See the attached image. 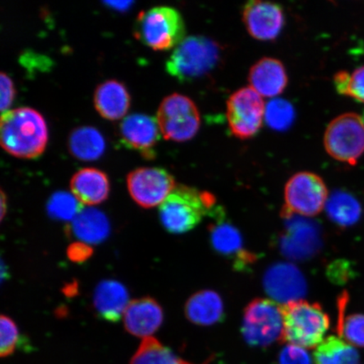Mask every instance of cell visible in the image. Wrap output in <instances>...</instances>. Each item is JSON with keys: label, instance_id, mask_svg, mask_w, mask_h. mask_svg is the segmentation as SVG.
I'll return each instance as SVG.
<instances>
[{"label": "cell", "instance_id": "6da1fadb", "mask_svg": "<svg viewBox=\"0 0 364 364\" xmlns=\"http://www.w3.org/2000/svg\"><path fill=\"white\" fill-rule=\"evenodd\" d=\"M48 132L42 115L30 107L13 109L2 114L0 143L13 156L35 159L48 144Z\"/></svg>", "mask_w": 364, "mask_h": 364}, {"label": "cell", "instance_id": "7a4b0ae2", "mask_svg": "<svg viewBox=\"0 0 364 364\" xmlns=\"http://www.w3.org/2000/svg\"><path fill=\"white\" fill-rule=\"evenodd\" d=\"M213 208V196L179 185L159 206V215L169 233L180 235L193 230Z\"/></svg>", "mask_w": 364, "mask_h": 364}, {"label": "cell", "instance_id": "3957f363", "mask_svg": "<svg viewBox=\"0 0 364 364\" xmlns=\"http://www.w3.org/2000/svg\"><path fill=\"white\" fill-rule=\"evenodd\" d=\"M283 341L304 349L316 348L330 327L328 315L320 304L306 300L283 306Z\"/></svg>", "mask_w": 364, "mask_h": 364}, {"label": "cell", "instance_id": "277c9868", "mask_svg": "<svg viewBox=\"0 0 364 364\" xmlns=\"http://www.w3.org/2000/svg\"><path fill=\"white\" fill-rule=\"evenodd\" d=\"M220 58V46L215 41L191 36L176 47L166 63V70L181 82L191 81L211 72Z\"/></svg>", "mask_w": 364, "mask_h": 364}, {"label": "cell", "instance_id": "5b68a950", "mask_svg": "<svg viewBox=\"0 0 364 364\" xmlns=\"http://www.w3.org/2000/svg\"><path fill=\"white\" fill-rule=\"evenodd\" d=\"M185 33L184 21L174 8L154 7L136 17L135 38L154 50L177 47L185 39Z\"/></svg>", "mask_w": 364, "mask_h": 364}, {"label": "cell", "instance_id": "8992f818", "mask_svg": "<svg viewBox=\"0 0 364 364\" xmlns=\"http://www.w3.org/2000/svg\"><path fill=\"white\" fill-rule=\"evenodd\" d=\"M242 334L245 341L255 347L283 341V306L272 299H254L245 309Z\"/></svg>", "mask_w": 364, "mask_h": 364}, {"label": "cell", "instance_id": "52a82bcc", "mask_svg": "<svg viewBox=\"0 0 364 364\" xmlns=\"http://www.w3.org/2000/svg\"><path fill=\"white\" fill-rule=\"evenodd\" d=\"M326 152L336 161L353 166L364 153V121L355 113H345L330 122L325 132Z\"/></svg>", "mask_w": 364, "mask_h": 364}, {"label": "cell", "instance_id": "ba28073f", "mask_svg": "<svg viewBox=\"0 0 364 364\" xmlns=\"http://www.w3.org/2000/svg\"><path fill=\"white\" fill-rule=\"evenodd\" d=\"M156 119L164 138L175 142L192 139L201 124L196 104L186 95L177 93L163 100Z\"/></svg>", "mask_w": 364, "mask_h": 364}, {"label": "cell", "instance_id": "9c48e42d", "mask_svg": "<svg viewBox=\"0 0 364 364\" xmlns=\"http://www.w3.org/2000/svg\"><path fill=\"white\" fill-rule=\"evenodd\" d=\"M328 198L324 181L315 173L299 172L285 186V208L288 215L316 216L326 208Z\"/></svg>", "mask_w": 364, "mask_h": 364}, {"label": "cell", "instance_id": "30bf717a", "mask_svg": "<svg viewBox=\"0 0 364 364\" xmlns=\"http://www.w3.org/2000/svg\"><path fill=\"white\" fill-rule=\"evenodd\" d=\"M266 104L250 86L235 91L228 100L226 117L231 133L240 139L252 138L265 120Z\"/></svg>", "mask_w": 364, "mask_h": 364}, {"label": "cell", "instance_id": "8fae6325", "mask_svg": "<svg viewBox=\"0 0 364 364\" xmlns=\"http://www.w3.org/2000/svg\"><path fill=\"white\" fill-rule=\"evenodd\" d=\"M127 182L132 198L144 208L161 206L176 186L170 173L157 167L131 171Z\"/></svg>", "mask_w": 364, "mask_h": 364}, {"label": "cell", "instance_id": "7c38bea8", "mask_svg": "<svg viewBox=\"0 0 364 364\" xmlns=\"http://www.w3.org/2000/svg\"><path fill=\"white\" fill-rule=\"evenodd\" d=\"M243 22L249 34L259 41L277 38L284 26V14L279 4L252 0L244 6Z\"/></svg>", "mask_w": 364, "mask_h": 364}, {"label": "cell", "instance_id": "4fadbf2b", "mask_svg": "<svg viewBox=\"0 0 364 364\" xmlns=\"http://www.w3.org/2000/svg\"><path fill=\"white\" fill-rule=\"evenodd\" d=\"M213 224L209 227L213 247L224 257L234 259L237 268L253 262L254 256L244 248L242 235L233 225L225 220L221 208H213Z\"/></svg>", "mask_w": 364, "mask_h": 364}, {"label": "cell", "instance_id": "5bb4252c", "mask_svg": "<svg viewBox=\"0 0 364 364\" xmlns=\"http://www.w3.org/2000/svg\"><path fill=\"white\" fill-rule=\"evenodd\" d=\"M264 286L275 302L284 304L301 300L306 292V284L302 273L289 263L272 266L264 277Z\"/></svg>", "mask_w": 364, "mask_h": 364}, {"label": "cell", "instance_id": "9a60e30c", "mask_svg": "<svg viewBox=\"0 0 364 364\" xmlns=\"http://www.w3.org/2000/svg\"><path fill=\"white\" fill-rule=\"evenodd\" d=\"M156 118L144 114H132L122 120L120 135L127 147L138 150L147 159L154 157V147L161 138Z\"/></svg>", "mask_w": 364, "mask_h": 364}, {"label": "cell", "instance_id": "2e32d148", "mask_svg": "<svg viewBox=\"0 0 364 364\" xmlns=\"http://www.w3.org/2000/svg\"><path fill=\"white\" fill-rule=\"evenodd\" d=\"M163 309L156 300L142 298L132 300L124 316L129 333L140 338H151L162 325Z\"/></svg>", "mask_w": 364, "mask_h": 364}, {"label": "cell", "instance_id": "e0dca14e", "mask_svg": "<svg viewBox=\"0 0 364 364\" xmlns=\"http://www.w3.org/2000/svg\"><path fill=\"white\" fill-rule=\"evenodd\" d=\"M250 87L262 97H276L288 85V75L283 63L276 58H263L250 68Z\"/></svg>", "mask_w": 364, "mask_h": 364}, {"label": "cell", "instance_id": "ac0fdd59", "mask_svg": "<svg viewBox=\"0 0 364 364\" xmlns=\"http://www.w3.org/2000/svg\"><path fill=\"white\" fill-rule=\"evenodd\" d=\"M70 188L81 204L94 206L106 201L110 193V182L103 171L85 168L72 177Z\"/></svg>", "mask_w": 364, "mask_h": 364}, {"label": "cell", "instance_id": "d6986e66", "mask_svg": "<svg viewBox=\"0 0 364 364\" xmlns=\"http://www.w3.org/2000/svg\"><path fill=\"white\" fill-rule=\"evenodd\" d=\"M129 303V293L119 282L105 280L95 289L94 307L105 321L112 323L120 321Z\"/></svg>", "mask_w": 364, "mask_h": 364}, {"label": "cell", "instance_id": "ffe728a7", "mask_svg": "<svg viewBox=\"0 0 364 364\" xmlns=\"http://www.w3.org/2000/svg\"><path fill=\"white\" fill-rule=\"evenodd\" d=\"M130 95L124 84L107 80L97 86L94 95L95 109L106 119L115 121L124 117L130 107Z\"/></svg>", "mask_w": 364, "mask_h": 364}, {"label": "cell", "instance_id": "44dd1931", "mask_svg": "<svg viewBox=\"0 0 364 364\" xmlns=\"http://www.w3.org/2000/svg\"><path fill=\"white\" fill-rule=\"evenodd\" d=\"M186 318L198 326H212L225 317L224 303L213 290H202L191 296L185 306Z\"/></svg>", "mask_w": 364, "mask_h": 364}, {"label": "cell", "instance_id": "7402d4cb", "mask_svg": "<svg viewBox=\"0 0 364 364\" xmlns=\"http://www.w3.org/2000/svg\"><path fill=\"white\" fill-rule=\"evenodd\" d=\"M72 231L81 242L98 244L107 237L110 225L103 213L94 208H83L72 221Z\"/></svg>", "mask_w": 364, "mask_h": 364}, {"label": "cell", "instance_id": "603a6c76", "mask_svg": "<svg viewBox=\"0 0 364 364\" xmlns=\"http://www.w3.org/2000/svg\"><path fill=\"white\" fill-rule=\"evenodd\" d=\"M70 153L81 161H95L101 157L106 149L104 136L92 127H81L75 130L68 138Z\"/></svg>", "mask_w": 364, "mask_h": 364}, {"label": "cell", "instance_id": "cb8c5ba5", "mask_svg": "<svg viewBox=\"0 0 364 364\" xmlns=\"http://www.w3.org/2000/svg\"><path fill=\"white\" fill-rule=\"evenodd\" d=\"M316 364H358L359 354L340 336H328L316 349Z\"/></svg>", "mask_w": 364, "mask_h": 364}, {"label": "cell", "instance_id": "d4e9b609", "mask_svg": "<svg viewBox=\"0 0 364 364\" xmlns=\"http://www.w3.org/2000/svg\"><path fill=\"white\" fill-rule=\"evenodd\" d=\"M327 215L332 221L341 226H350L361 215V206L352 195L345 192L332 193L326 205Z\"/></svg>", "mask_w": 364, "mask_h": 364}, {"label": "cell", "instance_id": "484cf974", "mask_svg": "<svg viewBox=\"0 0 364 364\" xmlns=\"http://www.w3.org/2000/svg\"><path fill=\"white\" fill-rule=\"evenodd\" d=\"M130 364H193L177 356L156 338H147L136 349Z\"/></svg>", "mask_w": 364, "mask_h": 364}, {"label": "cell", "instance_id": "4316f807", "mask_svg": "<svg viewBox=\"0 0 364 364\" xmlns=\"http://www.w3.org/2000/svg\"><path fill=\"white\" fill-rule=\"evenodd\" d=\"M295 117L292 104L284 99H273L266 105L265 121L271 129L284 131L292 125Z\"/></svg>", "mask_w": 364, "mask_h": 364}, {"label": "cell", "instance_id": "83f0119b", "mask_svg": "<svg viewBox=\"0 0 364 364\" xmlns=\"http://www.w3.org/2000/svg\"><path fill=\"white\" fill-rule=\"evenodd\" d=\"M82 204L74 195L58 192L50 198L48 203L49 215L62 221H73L82 210Z\"/></svg>", "mask_w": 364, "mask_h": 364}, {"label": "cell", "instance_id": "f1b7e54d", "mask_svg": "<svg viewBox=\"0 0 364 364\" xmlns=\"http://www.w3.org/2000/svg\"><path fill=\"white\" fill-rule=\"evenodd\" d=\"M334 84L339 94L364 103V66L357 68L352 74L338 72L334 77Z\"/></svg>", "mask_w": 364, "mask_h": 364}, {"label": "cell", "instance_id": "f546056e", "mask_svg": "<svg viewBox=\"0 0 364 364\" xmlns=\"http://www.w3.org/2000/svg\"><path fill=\"white\" fill-rule=\"evenodd\" d=\"M338 334L353 347L364 348V315L353 314L338 325Z\"/></svg>", "mask_w": 364, "mask_h": 364}, {"label": "cell", "instance_id": "4dcf8cb0", "mask_svg": "<svg viewBox=\"0 0 364 364\" xmlns=\"http://www.w3.org/2000/svg\"><path fill=\"white\" fill-rule=\"evenodd\" d=\"M19 341V330L16 323L10 317L1 316L0 318V355L1 357H9L15 352Z\"/></svg>", "mask_w": 364, "mask_h": 364}, {"label": "cell", "instance_id": "1f68e13d", "mask_svg": "<svg viewBox=\"0 0 364 364\" xmlns=\"http://www.w3.org/2000/svg\"><path fill=\"white\" fill-rule=\"evenodd\" d=\"M279 364H311V358L306 349L288 344L280 353Z\"/></svg>", "mask_w": 364, "mask_h": 364}, {"label": "cell", "instance_id": "d6a6232c", "mask_svg": "<svg viewBox=\"0 0 364 364\" xmlns=\"http://www.w3.org/2000/svg\"><path fill=\"white\" fill-rule=\"evenodd\" d=\"M0 91H1V97H0V108L2 114L10 111L14 98H15L16 91L10 76L6 73L0 74Z\"/></svg>", "mask_w": 364, "mask_h": 364}, {"label": "cell", "instance_id": "836d02e7", "mask_svg": "<svg viewBox=\"0 0 364 364\" xmlns=\"http://www.w3.org/2000/svg\"><path fill=\"white\" fill-rule=\"evenodd\" d=\"M93 250L88 244L77 242L70 245L67 250L68 257L75 263H82L92 256Z\"/></svg>", "mask_w": 364, "mask_h": 364}, {"label": "cell", "instance_id": "e575fe53", "mask_svg": "<svg viewBox=\"0 0 364 364\" xmlns=\"http://www.w3.org/2000/svg\"><path fill=\"white\" fill-rule=\"evenodd\" d=\"M108 7L114 9V10L124 11L127 10L134 2L132 1H107L105 2Z\"/></svg>", "mask_w": 364, "mask_h": 364}, {"label": "cell", "instance_id": "d590c367", "mask_svg": "<svg viewBox=\"0 0 364 364\" xmlns=\"http://www.w3.org/2000/svg\"><path fill=\"white\" fill-rule=\"evenodd\" d=\"M1 220H4V216H6V194L4 193L3 191H1Z\"/></svg>", "mask_w": 364, "mask_h": 364}, {"label": "cell", "instance_id": "8d00e7d4", "mask_svg": "<svg viewBox=\"0 0 364 364\" xmlns=\"http://www.w3.org/2000/svg\"><path fill=\"white\" fill-rule=\"evenodd\" d=\"M363 121H364V119H363Z\"/></svg>", "mask_w": 364, "mask_h": 364}]
</instances>
